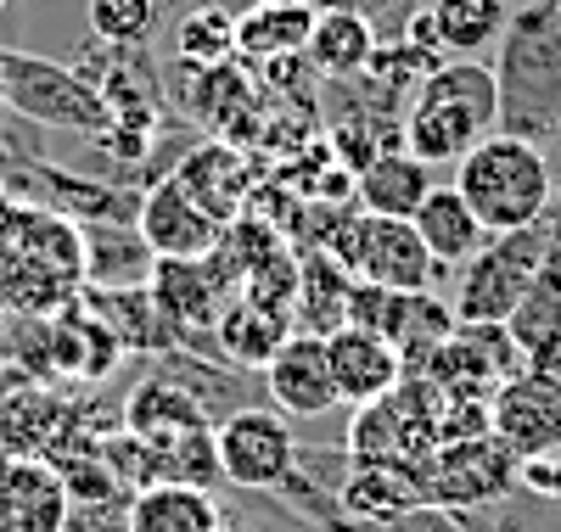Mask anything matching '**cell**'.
Returning <instances> with one entry per match:
<instances>
[{"label":"cell","instance_id":"18","mask_svg":"<svg viewBox=\"0 0 561 532\" xmlns=\"http://www.w3.org/2000/svg\"><path fill=\"white\" fill-rule=\"evenodd\" d=\"M377 39H382L377 23H370L354 0H337V7H320V18L309 28V45H304V62H309V73L343 84V79H359L365 73L370 51H377Z\"/></svg>","mask_w":561,"mask_h":532},{"label":"cell","instance_id":"23","mask_svg":"<svg viewBox=\"0 0 561 532\" xmlns=\"http://www.w3.org/2000/svg\"><path fill=\"white\" fill-rule=\"evenodd\" d=\"M410 224H415V235L427 241V253H433L444 269H460L466 258H478V253L489 247L483 219L466 208V197H460L455 185H433L427 203L410 213Z\"/></svg>","mask_w":561,"mask_h":532},{"label":"cell","instance_id":"19","mask_svg":"<svg viewBox=\"0 0 561 532\" xmlns=\"http://www.w3.org/2000/svg\"><path fill=\"white\" fill-rule=\"evenodd\" d=\"M203 426H214L208 409L185 393V386H174L169 375H147L124 404V431L140 438L147 449H163V443L185 438V431H203Z\"/></svg>","mask_w":561,"mask_h":532},{"label":"cell","instance_id":"26","mask_svg":"<svg viewBox=\"0 0 561 532\" xmlns=\"http://www.w3.org/2000/svg\"><path fill=\"white\" fill-rule=\"evenodd\" d=\"M348 292L354 275L332 258V253H304L298 258V292H293V331L309 336H332L337 325H348Z\"/></svg>","mask_w":561,"mask_h":532},{"label":"cell","instance_id":"9","mask_svg":"<svg viewBox=\"0 0 561 532\" xmlns=\"http://www.w3.org/2000/svg\"><path fill=\"white\" fill-rule=\"evenodd\" d=\"M214 454H219V476L230 488L275 494L298 465V426L280 409H264V404L230 409L214 426Z\"/></svg>","mask_w":561,"mask_h":532},{"label":"cell","instance_id":"8","mask_svg":"<svg viewBox=\"0 0 561 532\" xmlns=\"http://www.w3.org/2000/svg\"><path fill=\"white\" fill-rule=\"evenodd\" d=\"M410 476H415L421 499H427L433 510H449V516L500 505V499H511L523 488V465L494 443V431H483V438H449V443H438Z\"/></svg>","mask_w":561,"mask_h":532},{"label":"cell","instance_id":"31","mask_svg":"<svg viewBox=\"0 0 561 532\" xmlns=\"http://www.w3.org/2000/svg\"><path fill=\"white\" fill-rule=\"evenodd\" d=\"M62 532H129V494L96 499V505H68Z\"/></svg>","mask_w":561,"mask_h":532},{"label":"cell","instance_id":"27","mask_svg":"<svg viewBox=\"0 0 561 532\" xmlns=\"http://www.w3.org/2000/svg\"><path fill=\"white\" fill-rule=\"evenodd\" d=\"M455 303L433 292H399V314H393V348L404 354V370H415L421 359H427L438 343H449L455 336Z\"/></svg>","mask_w":561,"mask_h":532},{"label":"cell","instance_id":"6","mask_svg":"<svg viewBox=\"0 0 561 532\" xmlns=\"http://www.w3.org/2000/svg\"><path fill=\"white\" fill-rule=\"evenodd\" d=\"M0 79H7V113H18L28 124L68 129V135H107L113 129L102 90L79 68H62L51 57L7 51V45H0Z\"/></svg>","mask_w":561,"mask_h":532},{"label":"cell","instance_id":"11","mask_svg":"<svg viewBox=\"0 0 561 532\" xmlns=\"http://www.w3.org/2000/svg\"><path fill=\"white\" fill-rule=\"evenodd\" d=\"M259 375H264L270 409H280L293 426H298V420H325V415H337V409H343L332 359H325V336L293 331Z\"/></svg>","mask_w":561,"mask_h":532},{"label":"cell","instance_id":"17","mask_svg":"<svg viewBox=\"0 0 561 532\" xmlns=\"http://www.w3.org/2000/svg\"><path fill=\"white\" fill-rule=\"evenodd\" d=\"M79 269L90 275V286H102V292H135V286H152L158 253L147 247V235L135 224L84 219L79 224Z\"/></svg>","mask_w":561,"mask_h":532},{"label":"cell","instance_id":"12","mask_svg":"<svg viewBox=\"0 0 561 532\" xmlns=\"http://www.w3.org/2000/svg\"><path fill=\"white\" fill-rule=\"evenodd\" d=\"M135 230L147 235V247L158 258H214L219 241H225V224L192 203L174 174H163L158 185L140 190V208H135Z\"/></svg>","mask_w":561,"mask_h":532},{"label":"cell","instance_id":"29","mask_svg":"<svg viewBox=\"0 0 561 532\" xmlns=\"http://www.w3.org/2000/svg\"><path fill=\"white\" fill-rule=\"evenodd\" d=\"M174 62H192V68L237 62V12H225V7H192V12L174 23Z\"/></svg>","mask_w":561,"mask_h":532},{"label":"cell","instance_id":"13","mask_svg":"<svg viewBox=\"0 0 561 532\" xmlns=\"http://www.w3.org/2000/svg\"><path fill=\"white\" fill-rule=\"evenodd\" d=\"M68 482L39 454L0 460V532H62L68 521Z\"/></svg>","mask_w":561,"mask_h":532},{"label":"cell","instance_id":"3","mask_svg":"<svg viewBox=\"0 0 561 532\" xmlns=\"http://www.w3.org/2000/svg\"><path fill=\"white\" fill-rule=\"evenodd\" d=\"M455 169V190L466 197V208H472L483 219L489 235L500 230H528L550 213L556 203V174H550V152L539 147V140H523V135H483L466 158L449 163Z\"/></svg>","mask_w":561,"mask_h":532},{"label":"cell","instance_id":"30","mask_svg":"<svg viewBox=\"0 0 561 532\" xmlns=\"http://www.w3.org/2000/svg\"><path fill=\"white\" fill-rule=\"evenodd\" d=\"M90 39L102 45H152L163 23V0H84Z\"/></svg>","mask_w":561,"mask_h":532},{"label":"cell","instance_id":"4","mask_svg":"<svg viewBox=\"0 0 561 532\" xmlns=\"http://www.w3.org/2000/svg\"><path fill=\"white\" fill-rule=\"evenodd\" d=\"M444 438V393L427 375H404L393 393L370 398L343 426V454L354 465H399L415 471Z\"/></svg>","mask_w":561,"mask_h":532},{"label":"cell","instance_id":"34","mask_svg":"<svg viewBox=\"0 0 561 532\" xmlns=\"http://www.w3.org/2000/svg\"><path fill=\"white\" fill-rule=\"evenodd\" d=\"M0 118H7V79H0Z\"/></svg>","mask_w":561,"mask_h":532},{"label":"cell","instance_id":"7","mask_svg":"<svg viewBox=\"0 0 561 532\" xmlns=\"http://www.w3.org/2000/svg\"><path fill=\"white\" fill-rule=\"evenodd\" d=\"M354 280L388 286V292H433L444 264L427 253V241L415 235L410 219H382V213H343V224L325 241Z\"/></svg>","mask_w":561,"mask_h":532},{"label":"cell","instance_id":"14","mask_svg":"<svg viewBox=\"0 0 561 532\" xmlns=\"http://www.w3.org/2000/svg\"><path fill=\"white\" fill-rule=\"evenodd\" d=\"M169 174H174L185 190H192V203L208 208L219 224H230V219H242V213H248L253 158L237 147V140H197V147L185 152Z\"/></svg>","mask_w":561,"mask_h":532},{"label":"cell","instance_id":"2","mask_svg":"<svg viewBox=\"0 0 561 532\" xmlns=\"http://www.w3.org/2000/svg\"><path fill=\"white\" fill-rule=\"evenodd\" d=\"M494 129H500L494 68L483 57H449L415 84L410 107H404V124H399V140H404L410 158L438 169V163L466 158Z\"/></svg>","mask_w":561,"mask_h":532},{"label":"cell","instance_id":"1","mask_svg":"<svg viewBox=\"0 0 561 532\" xmlns=\"http://www.w3.org/2000/svg\"><path fill=\"white\" fill-rule=\"evenodd\" d=\"M494 90H500V129L523 140L561 135V0H528L511 12L494 45Z\"/></svg>","mask_w":561,"mask_h":532},{"label":"cell","instance_id":"24","mask_svg":"<svg viewBox=\"0 0 561 532\" xmlns=\"http://www.w3.org/2000/svg\"><path fill=\"white\" fill-rule=\"evenodd\" d=\"M332 505H337L348 521H399V516L421 510L427 499H421V488H415L410 471H399V465H354V460H348Z\"/></svg>","mask_w":561,"mask_h":532},{"label":"cell","instance_id":"10","mask_svg":"<svg viewBox=\"0 0 561 532\" xmlns=\"http://www.w3.org/2000/svg\"><path fill=\"white\" fill-rule=\"evenodd\" d=\"M489 431L517 465L556 454L561 449V386L539 381L534 370L505 375L489 398Z\"/></svg>","mask_w":561,"mask_h":532},{"label":"cell","instance_id":"5","mask_svg":"<svg viewBox=\"0 0 561 532\" xmlns=\"http://www.w3.org/2000/svg\"><path fill=\"white\" fill-rule=\"evenodd\" d=\"M556 247V219L545 213L539 224L528 230H500L489 235V247L478 258L460 264V280H455V320L460 325H505L517 314L523 292L534 286V275L545 269Z\"/></svg>","mask_w":561,"mask_h":532},{"label":"cell","instance_id":"20","mask_svg":"<svg viewBox=\"0 0 561 532\" xmlns=\"http://www.w3.org/2000/svg\"><path fill=\"white\" fill-rule=\"evenodd\" d=\"M433 190V169L410 158L404 147H388L377 152L359 174H354V203L359 213H382V219H410Z\"/></svg>","mask_w":561,"mask_h":532},{"label":"cell","instance_id":"25","mask_svg":"<svg viewBox=\"0 0 561 532\" xmlns=\"http://www.w3.org/2000/svg\"><path fill=\"white\" fill-rule=\"evenodd\" d=\"M433 28V45L449 57H483L500 45L505 23H511V0H427L421 7Z\"/></svg>","mask_w":561,"mask_h":532},{"label":"cell","instance_id":"28","mask_svg":"<svg viewBox=\"0 0 561 532\" xmlns=\"http://www.w3.org/2000/svg\"><path fill=\"white\" fill-rule=\"evenodd\" d=\"M505 331H511V343H517L523 354H534L539 343H550V336H561V241L550 247L545 269L534 275V286L523 292L517 314L505 320Z\"/></svg>","mask_w":561,"mask_h":532},{"label":"cell","instance_id":"35","mask_svg":"<svg viewBox=\"0 0 561 532\" xmlns=\"http://www.w3.org/2000/svg\"><path fill=\"white\" fill-rule=\"evenodd\" d=\"M0 7H7V0H0Z\"/></svg>","mask_w":561,"mask_h":532},{"label":"cell","instance_id":"32","mask_svg":"<svg viewBox=\"0 0 561 532\" xmlns=\"http://www.w3.org/2000/svg\"><path fill=\"white\" fill-rule=\"evenodd\" d=\"M523 370H534L539 381L561 386V336H550V343H539L534 354H523Z\"/></svg>","mask_w":561,"mask_h":532},{"label":"cell","instance_id":"15","mask_svg":"<svg viewBox=\"0 0 561 532\" xmlns=\"http://www.w3.org/2000/svg\"><path fill=\"white\" fill-rule=\"evenodd\" d=\"M325 359H332L343 409H359V404L393 393V386L404 381V354L388 343V336L365 331V325H337L332 336H325Z\"/></svg>","mask_w":561,"mask_h":532},{"label":"cell","instance_id":"16","mask_svg":"<svg viewBox=\"0 0 561 532\" xmlns=\"http://www.w3.org/2000/svg\"><path fill=\"white\" fill-rule=\"evenodd\" d=\"M314 18H320L314 0H248V12H237V62L242 68L298 62Z\"/></svg>","mask_w":561,"mask_h":532},{"label":"cell","instance_id":"33","mask_svg":"<svg viewBox=\"0 0 561 532\" xmlns=\"http://www.w3.org/2000/svg\"><path fill=\"white\" fill-rule=\"evenodd\" d=\"M219 532H270V527H259V521H225Z\"/></svg>","mask_w":561,"mask_h":532},{"label":"cell","instance_id":"22","mask_svg":"<svg viewBox=\"0 0 561 532\" xmlns=\"http://www.w3.org/2000/svg\"><path fill=\"white\" fill-rule=\"evenodd\" d=\"M225 510L214 488L192 482H147L129 494V532H219Z\"/></svg>","mask_w":561,"mask_h":532},{"label":"cell","instance_id":"21","mask_svg":"<svg viewBox=\"0 0 561 532\" xmlns=\"http://www.w3.org/2000/svg\"><path fill=\"white\" fill-rule=\"evenodd\" d=\"M214 354L225 359V365H237V370H264L270 359H275V348L293 336V325H287V314H275V309H264V303H253V298H230L225 309H219V320H214Z\"/></svg>","mask_w":561,"mask_h":532}]
</instances>
